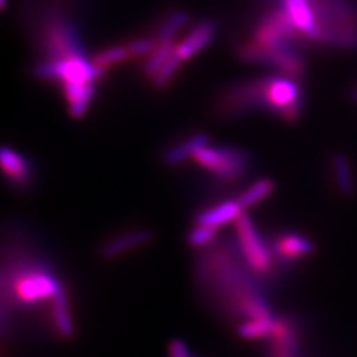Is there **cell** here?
I'll list each match as a JSON object with an SVG mask.
<instances>
[{"label":"cell","mask_w":357,"mask_h":357,"mask_svg":"<svg viewBox=\"0 0 357 357\" xmlns=\"http://www.w3.org/2000/svg\"><path fill=\"white\" fill-rule=\"evenodd\" d=\"M40 48L45 61H63L86 57L79 31L60 13H51L40 29Z\"/></svg>","instance_id":"7"},{"label":"cell","mask_w":357,"mask_h":357,"mask_svg":"<svg viewBox=\"0 0 357 357\" xmlns=\"http://www.w3.org/2000/svg\"><path fill=\"white\" fill-rule=\"evenodd\" d=\"M176 48V42H167V43H160L158 48H156L149 57L144 60V64L142 67L143 75L148 77V79H153V76L158 73L164 64L170 60V57L174 52Z\"/></svg>","instance_id":"25"},{"label":"cell","mask_w":357,"mask_h":357,"mask_svg":"<svg viewBox=\"0 0 357 357\" xmlns=\"http://www.w3.org/2000/svg\"><path fill=\"white\" fill-rule=\"evenodd\" d=\"M130 60H132V59H131V54H130L126 43L114 45V47H107L102 51H98L93 57L94 64L105 72H106V69H109V67L127 63Z\"/></svg>","instance_id":"26"},{"label":"cell","mask_w":357,"mask_h":357,"mask_svg":"<svg viewBox=\"0 0 357 357\" xmlns=\"http://www.w3.org/2000/svg\"><path fill=\"white\" fill-rule=\"evenodd\" d=\"M270 245L275 262H280L283 265L295 264L301 259H305L316 250L314 243L308 237L294 231L278 234V236H275L270 241Z\"/></svg>","instance_id":"12"},{"label":"cell","mask_w":357,"mask_h":357,"mask_svg":"<svg viewBox=\"0 0 357 357\" xmlns=\"http://www.w3.org/2000/svg\"><path fill=\"white\" fill-rule=\"evenodd\" d=\"M245 211L240 206L238 199H225L220 201L218 204L210 206L204 210H201L199 213L194 218V225L201 227H210V228H220L227 223L236 222Z\"/></svg>","instance_id":"16"},{"label":"cell","mask_w":357,"mask_h":357,"mask_svg":"<svg viewBox=\"0 0 357 357\" xmlns=\"http://www.w3.org/2000/svg\"><path fill=\"white\" fill-rule=\"evenodd\" d=\"M188 357H192V354H191V356H188Z\"/></svg>","instance_id":"31"},{"label":"cell","mask_w":357,"mask_h":357,"mask_svg":"<svg viewBox=\"0 0 357 357\" xmlns=\"http://www.w3.org/2000/svg\"><path fill=\"white\" fill-rule=\"evenodd\" d=\"M210 143L208 134L206 132H194L191 136H186L176 142L172 146L167 148L162 153V161L169 167L182 165L194 158L197 151L204 148L206 144Z\"/></svg>","instance_id":"17"},{"label":"cell","mask_w":357,"mask_h":357,"mask_svg":"<svg viewBox=\"0 0 357 357\" xmlns=\"http://www.w3.org/2000/svg\"><path fill=\"white\" fill-rule=\"evenodd\" d=\"M282 5L296 29L301 42L317 43L319 33L311 0H282Z\"/></svg>","instance_id":"14"},{"label":"cell","mask_w":357,"mask_h":357,"mask_svg":"<svg viewBox=\"0 0 357 357\" xmlns=\"http://www.w3.org/2000/svg\"><path fill=\"white\" fill-rule=\"evenodd\" d=\"M292 45L294 43H282L266 47V45L249 39L240 42L236 47V52L238 60L243 63L270 66L278 72V75H284L299 81L305 75L307 64L303 55Z\"/></svg>","instance_id":"6"},{"label":"cell","mask_w":357,"mask_h":357,"mask_svg":"<svg viewBox=\"0 0 357 357\" xmlns=\"http://www.w3.org/2000/svg\"><path fill=\"white\" fill-rule=\"evenodd\" d=\"M216 30H218V26L215 21L211 20L199 21L198 24L194 26L191 31L188 33L186 38H183L181 42L176 43L174 54L183 63L194 59L197 54L206 50L208 45L215 40Z\"/></svg>","instance_id":"15"},{"label":"cell","mask_w":357,"mask_h":357,"mask_svg":"<svg viewBox=\"0 0 357 357\" xmlns=\"http://www.w3.org/2000/svg\"><path fill=\"white\" fill-rule=\"evenodd\" d=\"M126 45L131 54V59L137 60L149 57V55L158 48L160 42L155 36H139L130 39L128 42H126Z\"/></svg>","instance_id":"29"},{"label":"cell","mask_w":357,"mask_h":357,"mask_svg":"<svg viewBox=\"0 0 357 357\" xmlns=\"http://www.w3.org/2000/svg\"><path fill=\"white\" fill-rule=\"evenodd\" d=\"M33 75L40 81L67 84L97 82L102 79L105 70L94 64L88 57H77L63 61H40L33 67Z\"/></svg>","instance_id":"9"},{"label":"cell","mask_w":357,"mask_h":357,"mask_svg":"<svg viewBox=\"0 0 357 357\" xmlns=\"http://www.w3.org/2000/svg\"><path fill=\"white\" fill-rule=\"evenodd\" d=\"M273 357H298V337L292 320L277 317L275 329L270 337Z\"/></svg>","instance_id":"19"},{"label":"cell","mask_w":357,"mask_h":357,"mask_svg":"<svg viewBox=\"0 0 357 357\" xmlns=\"http://www.w3.org/2000/svg\"><path fill=\"white\" fill-rule=\"evenodd\" d=\"M331 170L333 185L338 194L344 198H351L356 194V183L347 155L341 152L333 153L331 158Z\"/></svg>","instance_id":"21"},{"label":"cell","mask_w":357,"mask_h":357,"mask_svg":"<svg viewBox=\"0 0 357 357\" xmlns=\"http://www.w3.org/2000/svg\"><path fill=\"white\" fill-rule=\"evenodd\" d=\"M155 240V232L152 229L139 228L119 232L116 236L107 238L98 249L100 258L103 261H115L132 250L144 248Z\"/></svg>","instance_id":"13"},{"label":"cell","mask_w":357,"mask_h":357,"mask_svg":"<svg viewBox=\"0 0 357 357\" xmlns=\"http://www.w3.org/2000/svg\"><path fill=\"white\" fill-rule=\"evenodd\" d=\"M350 98H351V102H353L354 105H357V85L353 88V91H351V94H350Z\"/></svg>","instance_id":"30"},{"label":"cell","mask_w":357,"mask_h":357,"mask_svg":"<svg viewBox=\"0 0 357 357\" xmlns=\"http://www.w3.org/2000/svg\"><path fill=\"white\" fill-rule=\"evenodd\" d=\"M194 274L203 295L229 314L243 320L274 316L237 245L216 243L199 250Z\"/></svg>","instance_id":"1"},{"label":"cell","mask_w":357,"mask_h":357,"mask_svg":"<svg viewBox=\"0 0 357 357\" xmlns=\"http://www.w3.org/2000/svg\"><path fill=\"white\" fill-rule=\"evenodd\" d=\"M96 84L97 82L67 84L61 86L67 107H69V114L73 119H81L85 116L86 110L91 106L96 97Z\"/></svg>","instance_id":"20"},{"label":"cell","mask_w":357,"mask_h":357,"mask_svg":"<svg viewBox=\"0 0 357 357\" xmlns=\"http://www.w3.org/2000/svg\"><path fill=\"white\" fill-rule=\"evenodd\" d=\"M274 189H275V183L273 178L262 177L259 181L253 182L249 188H245L244 191L237 197V199L240 206L243 207V210L245 211L248 208L262 203L264 199H266L274 192Z\"/></svg>","instance_id":"23"},{"label":"cell","mask_w":357,"mask_h":357,"mask_svg":"<svg viewBox=\"0 0 357 357\" xmlns=\"http://www.w3.org/2000/svg\"><path fill=\"white\" fill-rule=\"evenodd\" d=\"M182 64H183V61L173 52L170 60L164 64L162 69L158 73H156L153 76V79L151 81L153 88L161 89V91H162V89L169 86L172 84V81L176 77V75L178 73V70H181Z\"/></svg>","instance_id":"28"},{"label":"cell","mask_w":357,"mask_h":357,"mask_svg":"<svg viewBox=\"0 0 357 357\" xmlns=\"http://www.w3.org/2000/svg\"><path fill=\"white\" fill-rule=\"evenodd\" d=\"M250 39L266 47L301 42L296 29L283 8L265 14L255 26Z\"/></svg>","instance_id":"10"},{"label":"cell","mask_w":357,"mask_h":357,"mask_svg":"<svg viewBox=\"0 0 357 357\" xmlns=\"http://www.w3.org/2000/svg\"><path fill=\"white\" fill-rule=\"evenodd\" d=\"M273 75L227 84L215 97V115L220 119H238L265 110L273 114L271 100Z\"/></svg>","instance_id":"3"},{"label":"cell","mask_w":357,"mask_h":357,"mask_svg":"<svg viewBox=\"0 0 357 357\" xmlns=\"http://www.w3.org/2000/svg\"><path fill=\"white\" fill-rule=\"evenodd\" d=\"M188 22H189L188 13H185V10H173L172 14H169L162 20L158 29H156L155 38L158 39L160 43L174 42L178 31H181Z\"/></svg>","instance_id":"24"},{"label":"cell","mask_w":357,"mask_h":357,"mask_svg":"<svg viewBox=\"0 0 357 357\" xmlns=\"http://www.w3.org/2000/svg\"><path fill=\"white\" fill-rule=\"evenodd\" d=\"M237 237V248L244 264L258 278L270 277L274 271L275 258L270 243H266L255 227L248 213H243L234 222Z\"/></svg>","instance_id":"8"},{"label":"cell","mask_w":357,"mask_h":357,"mask_svg":"<svg viewBox=\"0 0 357 357\" xmlns=\"http://www.w3.org/2000/svg\"><path fill=\"white\" fill-rule=\"evenodd\" d=\"M60 278L52 273L47 262L33 259L30 256H15L5 261L2 271L3 301L10 299L17 305L33 307L52 301L61 287Z\"/></svg>","instance_id":"2"},{"label":"cell","mask_w":357,"mask_h":357,"mask_svg":"<svg viewBox=\"0 0 357 357\" xmlns=\"http://www.w3.org/2000/svg\"><path fill=\"white\" fill-rule=\"evenodd\" d=\"M50 319L52 326L61 338L69 340L75 335V325L72 319V310H70V301L67 290L64 286L60 287V290L52 301L50 303Z\"/></svg>","instance_id":"18"},{"label":"cell","mask_w":357,"mask_h":357,"mask_svg":"<svg viewBox=\"0 0 357 357\" xmlns=\"http://www.w3.org/2000/svg\"><path fill=\"white\" fill-rule=\"evenodd\" d=\"M192 161L211 174L222 185H236L249 174L252 167L250 153L231 144H206L197 151Z\"/></svg>","instance_id":"5"},{"label":"cell","mask_w":357,"mask_h":357,"mask_svg":"<svg viewBox=\"0 0 357 357\" xmlns=\"http://www.w3.org/2000/svg\"><path fill=\"white\" fill-rule=\"evenodd\" d=\"M186 241L192 249H207L211 244H215L218 241V229L210 227L194 225V228L188 232Z\"/></svg>","instance_id":"27"},{"label":"cell","mask_w":357,"mask_h":357,"mask_svg":"<svg viewBox=\"0 0 357 357\" xmlns=\"http://www.w3.org/2000/svg\"><path fill=\"white\" fill-rule=\"evenodd\" d=\"M0 160H2V170L10 189L20 192L29 191L36 178L35 165L30 158L14 148L3 146Z\"/></svg>","instance_id":"11"},{"label":"cell","mask_w":357,"mask_h":357,"mask_svg":"<svg viewBox=\"0 0 357 357\" xmlns=\"http://www.w3.org/2000/svg\"><path fill=\"white\" fill-rule=\"evenodd\" d=\"M275 323H277L275 316L248 319L240 323L237 328V333L240 338L248 340V341L270 338L275 329Z\"/></svg>","instance_id":"22"},{"label":"cell","mask_w":357,"mask_h":357,"mask_svg":"<svg viewBox=\"0 0 357 357\" xmlns=\"http://www.w3.org/2000/svg\"><path fill=\"white\" fill-rule=\"evenodd\" d=\"M314 8L317 43L332 48H357V10L347 0H311Z\"/></svg>","instance_id":"4"}]
</instances>
